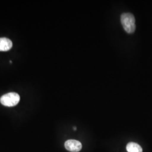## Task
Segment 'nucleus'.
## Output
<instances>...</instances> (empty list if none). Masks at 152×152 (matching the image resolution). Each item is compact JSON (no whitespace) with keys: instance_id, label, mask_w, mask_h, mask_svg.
<instances>
[{"instance_id":"obj_1","label":"nucleus","mask_w":152,"mask_h":152,"mask_svg":"<svg viewBox=\"0 0 152 152\" xmlns=\"http://www.w3.org/2000/svg\"><path fill=\"white\" fill-rule=\"evenodd\" d=\"M121 22L125 31L129 34L135 32L136 29L135 19L133 14L130 12H125L121 16Z\"/></svg>"},{"instance_id":"obj_3","label":"nucleus","mask_w":152,"mask_h":152,"mask_svg":"<svg viewBox=\"0 0 152 152\" xmlns=\"http://www.w3.org/2000/svg\"><path fill=\"white\" fill-rule=\"evenodd\" d=\"M65 149L71 152H78L81 150V142L76 140H68L64 144Z\"/></svg>"},{"instance_id":"obj_6","label":"nucleus","mask_w":152,"mask_h":152,"mask_svg":"<svg viewBox=\"0 0 152 152\" xmlns=\"http://www.w3.org/2000/svg\"><path fill=\"white\" fill-rule=\"evenodd\" d=\"M73 130H76V127H74V128H73Z\"/></svg>"},{"instance_id":"obj_5","label":"nucleus","mask_w":152,"mask_h":152,"mask_svg":"<svg viewBox=\"0 0 152 152\" xmlns=\"http://www.w3.org/2000/svg\"><path fill=\"white\" fill-rule=\"evenodd\" d=\"M126 150L128 152H142V149L141 146L134 142L128 143L126 146Z\"/></svg>"},{"instance_id":"obj_4","label":"nucleus","mask_w":152,"mask_h":152,"mask_svg":"<svg viewBox=\"0 0 152 152\" xmlns=\"http://www.w3.org/2000/svg\"><path fill=\"white\" fill-rule=\"evenodd\" d=\"M12 47V42L9 38H0V51H7Z\"/></svg>"},{"instance_id":"obj_2","label":"nucleus","mask_w":152,"mask_h":152,"mask_svg":"<svg viewBox=\"0 0 152 152\" xmlns=\"http://www.w3.org/2000/svg\"><path fill=\"white\" fill-rule=\"evenodd\" d=\"M20 96L16 92H9L2 95L0 98V102L6 107H14L19 103Z\"/></svg>"}]
</instances>
